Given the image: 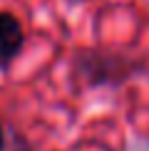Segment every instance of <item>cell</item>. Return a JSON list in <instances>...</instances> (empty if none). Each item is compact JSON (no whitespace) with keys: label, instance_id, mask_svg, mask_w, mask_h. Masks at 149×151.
Masks as SVG:
<instances>
[{"label":"cell","instance_id":"obj_1","mask_svg":"<svg viewBox=\"0 0 149 151\" xmlns=\"http://www.w3.org/2000/svg\"><path fill=\"white\" fill-rule=\"evenodd\" d=\"M72 79L85 87H124L127 82L147 72V62L124 50L112 47H82L70 62Z\"/></svg>","mask_w":149,"mask_h":151},{"label":"cell","instance_id":"obj_2","mask_svg":"<svg viewBox=\"0 0 149 151\" xmlns=\"http://www.w3.org/2000/svg\"><path fill=\"white\" fill-rule=\"evenodd\" d=\"M25 47V30L17 15L0 10V72H8L10 65Z\"/></svg>","mask_w":149,"mask_h":151},{"label":"cell","instance_id":"obj_3","mask_svg":"<svg viewBox=\"0 0 149 151\" xmlns=\"http://www.w3.org/2000/svg\"><path fill=\"white\" fill-rule=\"evenodd\" d=\"M15 151H35V149H33V144L25 139V136L15 134Z\"/></svg>","mask_w":149,"mask_h":151},{"label":"cell","instance_id":"obj_4","mask_svg":"<svg viewBox=\"0 0 149 151\" xmlns=\"http://www.w3.org/2000/svg\"><path fill=\"white\" fill-rule=\"evenodd\" d=\"M8 146V139H5V129H3V122H0V151H5Z\"/></svg>","mask_w":149,"mask_h":151},{"label":"cell","instance_id":"obj_5","mask_svg":"<svg viewBox=\"0 0 149 151\" xmlns=\"http://www.w3.org/2000/svg\"><path fill=\"white\" fill-rule=\"evenodd\" d=\"M72 3H82V0H72Z\"/></svg>","mask_w":149,"mask_h":151}]
</instances>
